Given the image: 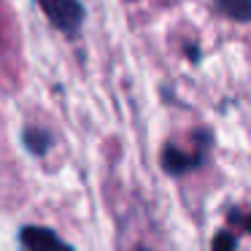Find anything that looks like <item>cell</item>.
I'll list each match as a JSON object with an SVG mask.
<instances>
[{"label":"cell","instance_id":"6","mask_svg":"<svg viewBox=\"0 0 251 251\" xmlns=\"http://www.w3.org/2000/svg\"><path fill=\"white\" fill-rule=\"evenodd\" d=\"M213 251H238V238L227 229L213 235Z\"/></svg>","mask_w":251,"mask_h":251},{"label":"cell","instance_id":"5","mask_svg":"<svg viewBox=\"0 0 251 251\" xmlns=\"http://www.w3.org/2000/svg\"><path fill=\"white\" fill-rule=\"evenodd\" d=\"M224 17L235 22H251V0H213Z\"/></svg>","mask_w":251,"mask_h":251},{"label":"cell","instance_id":"3","mask_svg":"<svg viewBox=\"0 0 251 251\" xmlns=\"http://www.w3.org/2000/svg\"><path fill=\"white\" fill-rule=\"evenodd\" d=\"M200 165H202V151L184 154L176 146H165V151H162V168H165V173H170V176L189 173V170L200 168Z\"/></svg>","mask_w":251,"mask_h":251},{"label":"cell","instance_id":"1","mask_svg":"<svg viewBox=\"0 0 251 251\" xmlns=\"http://www.w3.org/2000/svg\"><path fill=\"white\" fill-rule=\"evenodd\" d=\"M41 8L51 19V25L65 35H76L84 22V6L78 0H41Z\"/></svg>","mask_w":251,"mask_h":251},{"label":"cell","instance_id":"7","mask_svg":"<svg viewBox=\"0 0 251 251\" xmlns=\"http://www.w3.org/2000/svg\"><path fill=\"white\" fill-rule=\"evenodd\" d=\"M229 219H232V222H238L240 224V227H246V232H251V213H249V216H238V213H229Z\"/></svg>","mask_w":251,"mask_h":251},{"label":"cell","instance_id":"8","mask_svg":"<svg viewBox=\"0 0 251 251\" xmlns=\"http://www.w3.org/2000/svg\"><path fill=\"white\" fill-rule=\"evenodd\" d=\"M138 251H149V249H138Z\"/></svg>","mask_w":251,"mask_h":251},{"label":"cell","instance_id":"2","mask_svg":"<svg viewBox=\"0 0 251 251\" xmlns=\"http://www.w3.org/2000/svg\"><path fill=\"white\" fill-rule=\"evenodd\" d=\"M19 243L25 246V251H76L54 229L38 227V224H27L19 229Z\"/></svg>","mask_w":251,"mask_h":251},{"label":"cell","instance_id":"4","mask_svg":"<svg viewBox=\"0 0 251 251\" xmlns=\"http://www.w3.org/2000/svg\"><path fill=\"white\" fill-rule=\"evenodd\" d=\"M22 143H25V149H27L30 154L44 157V154L49 151V146H51V132L44 130V127H25Z\"/></svg>","mask_w":251,"mask_h":251}]
</instances>
